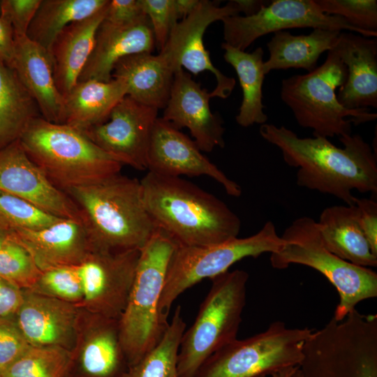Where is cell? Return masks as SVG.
Instances as JSON below:
<instances>
[{
    "instance_id": "6da1fadb",
    "label": "cell",
    "mask_w": 377,
    "mask_h": 377,
    "mask_svg": "<svg viewBox=\"0 0 377 377\" xmlns=\"http://www.w3.org/2000/svg\"><path fill=\"white\" fill-rule=\"evenodd\" d=\"M259 133L281 150L289 166L298 168V186L332 195L348 205H355L353 190L377 193L376 154L361 135L339 137L341 148L326 138H300L284 126L264 124Z\"/></svg>"
},
{
    "instance_id": "7a4b0ae2",
    "label": "cell",
    "mask_w": 377,
    "mask_h": 377,
    "mask_svg": "<svg viewBox=\"0 0 377 377\" xmlns=\"http://www.w3.org/2000/svg\"><path fill=\"white\" fill-rule=\"evenodd\" d=\"M140 182L149 215L177 245L208 246L237 237L239 218L212 193L181 177L149 171Z\"/></svg>"
},
{
    "instance_id": "3957f363",
    "label": "cell",
    "mask_w": 377,
    "mask_h": 377,
    "mask_svg": "<svg viewBox=\"0 0 377 377\" xmlns=\"http://www.w3.org/2000/svg\"><path fill=\"white\" fill-rule=\"evenodd\" d=\"M65 193L78 208L94 249L140 250L156 228L135 178L119 173Z\"/></svg>"
},
{
    "instance_id": "277c9868",
    "label": "cell",
    "mask_w": 377,
    "mask_h": 377,
    "mask_svg": "<svg viewBox=\"0 0 377 377\" xmlns=\"http://www.w3.org/2000/svg\"><path fill=\"white\" fill-rule=\"evenodd\" d=\"M19 140L30 158L64 192L118 175L123 166L82 131L42 117L29 124Z\"/></svg>"
},
{
    "instance_id": "5b68a950",
    "label": "cell",
    "mask_w": 377,
    "mask_h": 377,
    "mask_svg": "<svg viewBox=\"0 0 377 377\" xmlns=\"http://www.w3.org/2000/svg\"><path fill=\"white\" fill-rule=\"evenodd\" d=\"M177 245L156 227L140 250L126 303L118 319L120 341L128 367L157 345L168 325L161 318L158 307L170 260Z\"/></svg>"
},
{
    "instance_id": "8992f818",
    "label": "cell",
    "mask_w": 377,
    "mask_h": 377,
    "mask_svg": "<svg viewBox=\"0 0 377 377\" xmlns=\"http://www.w3.org/2000/svg\"><path fill=\"white\" fill-rule=\"evenodd\" d=\"M346 77V66L331 50L314 71L282 80L280 96L297 124L313 130V137L350 135L352 124L374 121L377 114L369 110H348L340 104L336 90L344 84Z\"/></svg>"
},
{
    "instance_id": "52a82bcc",
    "label": "cell",
    "mask_w": 377,
    "mask_h": 377,
    "mask_svg": "<svg viewBox=\"0 0 377 377\" xmlns=\"http://www.w3.org/2000/svg\"><path fill=\"white\" fill-rule=\"evenodd\" d=\"M249 274L227 271L212 279L192 325L185 330L177 357L179 377H195L205 362L237 339L246 305Z\"/></svg>"
},
{
    "instance_id": "ba28073f",
    "label": "cell",
    "mask_w": 377,
    "mask_h": 377,
    "mask_svg": "<svg viewBox=\"0 0 377 377\" xmlns=\"http://www.w3.org/2000/svg\"><path fill=\"white\" fill-rule=\"evenodd\" d=\"M281 237L284 244L278 252L271 253L272 267L283 269L296 264L321 273L339 293V302L333 316L336 320H342L359 302L377 297L376 272L328 251L313 219L302 216L295 219Z\"/></svg>"
},
{
    "instance_id": "9c48e42d",
    "label": "cell",
    "mask_w": 377,
    "mask_h": 377,
    "mask_svg": "<svg viewBox=\"0 0 377 377\" xmlns=\"http://www.w3.org/2000/svg\"><path fill=\"white\" fill-rule=\"evenodd\" d=\"M271 221L256 234L213 245L188 246L177 245L168 265L161 296L158 311L165 323L175 300L186 289L205 279H212L227 271L236 262L274 253L283 246Z\"/></svg>"
},
{
    "instance_id": "30bf717a",
    "label": "cell",
    "mask_w": 377,
    "mask_h": 377,
    "mask_svg": "<svg viewBox=\"0 0 377 377\" xmlns=\"http://www.w3.org/2000/svg\"><path fill=\"white\" fill-rule=\"evenodd\" d=\"M313 330L290 328L278 320L258 334L229 343L213 354L195 377H257L297 367Z\"/></svg>"
},
{
    "instance_id": "8fae6325",
    "label": "cell",
    "mask_w": 377,
    "mask_h": 377,
    "mask_svg": "<svg viewBox=\"0 0 377 377\" xmlns=\"http://www.w3.org/2000/svg\"><path fill=\"white\" fill-rule=\"evenodd\" d=\"M221 22L224 43L242 51L266 34L294 28L348 31L369 38L377 36V32L361 30L340 16L324 13L315 0H274L253 15L230 16Z\"/></svg>"
},
{
    "instance_id": "7c38bea8",
    "label": "cell",
    "mask_w": 377,
    "mask_h": 377,
    "mask_svg": "<svg viewBox=\"0 0 377 377\" xmlns=\"http://www.w3.org/2000/svg\"><path fill=\"white\" fill-rule=\"evenodd\" d=\"M239 13L234 0L223 6L216 1L200 0L195 9L175 25L159 53L175 73L179 68H185L195 75L204 71L212 73L216 82L215 88L210 92L212 98H228L235 88V80L214 66L203 37L211 24Z\"/></svg>"
},
{
    "instance_id": "4fadbf2b",
    "label": "cell",
    "mask_w": 377,
    "mask_h": 377,
    "mask_svg": "<svg viewBox=\"0 0 377 377\" xmlns=\"http://www.w3.org/2000/svg\"><path fill=\"white\" fill-rule=\"evenodd\" d=\"M158 111L126 96L113 108L108 121L81 131L123 165L145 170Z\"/></svg>"
},
{
    "instance_id": "5bb4252c",
    "label": "cell",
    "mask_w": 377,
    "mask_h": 377,
    "mask_svg": "<svg viewBox=\"0 0 377 377\" xmlns=\"http://www.w3.org/2000/svg\"><path fill=\"white\" fill-rule=\"evenodd\" d=\"M140 250L94 249L78 267L83 300L101 316L119 319L133 280Z\"/></svg>"
},
{
    "instance_id": "9a60e30c",
    "label": "cell",
    "mask_w": 377,
    "mask_h": 377,
    "mask_svg": "<svg viewBox=\"0 0 377 377\" xmlns=\"http://www.w3.org/2000/svg\"><path fill=\"white\" fill-rule=\"evenodd\" d=\"M147 165L149 172L164 176L206 175L221 184L229 195L242 194L239 185L202 154L194 140L161 117L153 126Z\"/></svg>"
},
{
    "instance_id": "2e32d148",
    "label": "cell",
    "mask_w": 377,
    "mask_h": 377,
    "mask_svg": "<svg viewBox=\"0 0 377 377\" xmlns=\"http://www.w3.org/2000/svg\"><path fill=\"white\" fill-rule=\"evenodd\" d=\"M0 191L61 219H80L78 208L27 155L20 140L0 150Z\"/></svg>"
},
{
    "instance_id": "e0dca14e",
    "label": "cell",
    "mask_w": 377,
    "mask_h": 377,
    "mask_svg": "<svg viewBox=\"0 0 377 377\" xmlns=\"http://www.w3.org/2000/svg\"><path fill=\"white\" fill-rule=\"evenodd\" d=\"M211 93L202 88L183 68L174 74L164 120L180 129L187 128L201 151L225 147L223 121L210 109Z\"/></svg>"
},
{
    "instance_id": "ac0fdd59",
    "label": "cell",
    "mask_w": 377,
    "mask_h": 377,
    "mask_svg": "<svg viewBox=\"0 0 377 377\" xmlns=\"http://www.w3.org/2000/svg\"><path fill=\"white\" fill-rule=\"evenodd\" d=\"M10 233L31 253L41 272L80 265L94 250L80 219H61L40 229Z\"/></svg>"
},
{
    "instance_id": "d6986e66",
    "label": "cell",
    "mask_w": 377,
    "mask_h": 377,
    "mask_svg": "<svg viewBox=\"0 0 377 377\" xmlns=\"http://www.w3.org/2000/svg\"><path fill=\"white\" fill-rule=\"evenodd\" d=\"M347 68L337 99L348 110L377 108V40L341 31L332 48Z\"/></svg>"
},
{
    "instance_id": "ffe728a7",
    "label": "cell",
    "mask_w": 377,
    "mask_h": 377,
    "mask_svg": "<svg viewBox=\"0 0 377 377\" xmlns=\"http://www.w3.org/2000/svg\"><path fill=\"white\" fill-rule=\"evenodd\" d=\"M155 48L147 16L130 24H113L103 20L97 31L93 51L78 81H110L113 68L119 60L138 53H152Z\"/></svg>"
},
{
    "instance_id": "44dd1931",
    "label": "cell",
    "mask_w": 377,
    "mask_h": 377,
    "mask_svg": "<svg viewBox=\"0 0 377 377\" xmlns=\"http://www.w3.org/2000/svg\"><path fill=\"white\" fill-rule=\"evenodd\" d=\"M15 323L31 346H64L72 336L75 313L69 302L36 292L24 293Z\"/></svg>"
},
{
    "instance_id": "7402d4cb",
    "label": "cell",
    "mask_w": 377,
    "mask_h": 377,
    "mask_svg": "<svg viewBox=\"0 0 377 377\" xmlns=\"http://www.w3.org/2000/svg\"><path fill=\"white\" fill-rule=\"evenodd\" d=\"M11 68L37 103L41 117L61 124L64 98L55 84L49 52L27 35L15 36Z\"/></svg>"
},
{
    "instance_id": "603a6c76",
    "label": "cell",
    "mask_w": 377,
    "mask_h": 377,
    "mask_svg": "<svg viewBox=\"0 0 377 377\" xmlns=\"http://www.w3.org/2000/svg\"><path fill=\"white\" fill-rule=\"evenodd\" d=\"M107 5L94 15L66 26L48 50L55 84L64 98L77 82L93 51L97 31L105 17Z\"/></svg>"
},
{
    "instance_id": "cb8c5ba5",
    "label": "cell",
    "mask_w": 377,
    "mask_h": 377,
    "mask_svg": "<svg viewBox=\"0 0 377 377\" xmlns=\"http://www.w3.org/2000/svg\"><path fill=\"white\" fill-rule=\"evenodd\" d=\"M174 74L161 53L141 52L119 60L113 68L112 77L126 83V96L159 110L164 109L167 104Z\"/></svg>"
},
{
    "instance_id": "d4e9b609",
    "label": "cell",
    "mask_w": 377,
    "mask_h": 377,
    "mask_svg": "<svg viewBox=\"0 0 377 377\" xmlns=\"http://www.w3.org/2000/svg\"><path fill=\"white\" fill-rule=\"evenodd\" d=\"M316 223L328 251L358 266H377V255L360 227L355 205L328 207L322 211Z\"/></svg>"
},
{
    "instance_id": "484cf974",
    "label": "cell",
    "mask_w": 377,
    "mask_h": 377,
    "mask_svg": "<svg viewBox=\"0 0 377 377\" xmlns=\"http://www.w3.org/2000/svg\"><path fill=\"white\" fill-rule=\"evenodd\" d=\"M126 95L127 86L120 79L77 81L64 98L61 124L80 131L101 124Z\"/></svg>"
},
{
    "instance_id": "4316f807",
    "label": "cell",
    "mask_w": 377,
    "mask_h": 377,
    "mask_svg": "<svg viewBox=\"0 0 377 377\" xmlns=\"http://www.w3.org/2000/svg\"><path fill=\"white\" fill-rule=\"evenodd\" d=\"M340 32L314 29L306 35H293L287 30L274 33L267 43L269 55L263 63L264 73L290 68L314 71L320 55L332 50Z\"/></svg>"
},
{
    "instance_id": "83f0119b",
    "label": "cell",
    "mask_w": 377,
    "mask_h": 377,
    "mask_svg": "<svg viewBox=\"0 0 377 377\" xmlns=\"http://www.w3.org/2000/svg\"><path fill=\"white\" fill-rule=\"evenodd\" d=\"M128 368L118 320L102 316L67 377H123Z\"/></svg>"
},
{
    "instance_id": "f1b7e54d",
    "label": "cell",
    "mask_w": 377,
    "mask_h": 377,
    "mask_svg": "<svg viewBox=\"0 0 377 377\" xmlns=\"http://www.w3.org/2000/svg\"><path fill=\"white\" fill-rule=\"evenodd\" d=\"M223 58L235 69L242 90V101L235 117L242 127L264 124L267 115L264 112L263 86L266 75L263 71L264 51L258 47L248 52L222 43Z\"/></svg>"
},
{
    "instance_id": "f546056e",
    "label": "cell",
    "mask_w": 377,
    "mask_h": 377,
    "mask_svg": "<svg viewBox=\"0 0 377 377\" xmlns=\"http://www.w3.org/2000/svg\"><path fill=\"white\" fill-rule=\"evenodd\" d=\"M39 117L37 103L16 72L0 60V150L19 140Z\"/></svg>"
},
{
    "instance_id": "4dcf8cb0",
    "label": "cell",
    "mask_w": 377,
    "mask_h": 377,
    "mask_svg": "<svg viewBox=\"0 0 377 377\" xmlns=\"http://www.w3.org/2000/svg\"><path fill=\"white\" fill-rule=\"evenodd\" d=\"M108 2V0H42L27 36L48 51L66 26L94 15Z\"/></svg>"
},
{
    "instance_id": "1f68e13d",
    "label": "cell",
    "mask_w": 377,
    "mask_h": 377,
    "mask_svg": "<svg viewBox=\"0 0 377 377\" xmlns=\"http://www.w3.org/2000/svg\"><path fill=\"white\" fill-rule=\"evenodd\" d=\"M186 323L178 306L157 345L137 363L128 367L123 377H179L177 357Z\"/></svg>"
},
{
    "instance_id": "d6a6232c",
    "label": "cell",
    "mask_w": 377,
    "mask_h": 377,
    "mask_svg": "<svg viewBox=\"0 0 377 377\" xmlns=\"http://www.w3.org/2000/svg\"><path fill=\"white\" fill-rule=\"evenodd\" d=\"M72 357L63 347L30 346L0 377H67Z\"/></svg>"
},
{
    "instance_id": "836d02e7",
    "label": "cell",
    "mask_w": 377,
    "mask_h": 377,
    "mask_svg": "<svg viewBox=\"0 0 377 377\" xmlns=\"http://www.w3.org/2000/svg\"><path fill=\"white\" fill-rule=\"evenodd\" d=\"M41 272L31 253L9 232L0 249V276L22 290L33 288Z\"/></svg>"
},
{
    "instance_id": "e575fe53",
    "label": "cell",
    "mask_w": 377,
    "mask_h": 377,
    "mask_svg": "<svg viewBox=\"0 0 377 377\" xmlns=\"http://www.w3.org/2000/svg\"><path fill=\"white\" fill-rule=\"evenodd\" d=\"M60 219L17 196L0 191V228L8 232L40 229Z\"/></svg>"
},
{
    "instance_id": "d590c367",
    "label": "cell",
    "mask_w": 377,
    "mask_h": 377,
    "mask_svg": "<svg viewBox=\"0 0 377 377\" xmlns=\"http://www.w3.org/2000/svg\"><path fill=\"white\" fill-rule=\"evenodd\" d=\"M77 265L61 266L43 271L33 288L38 289L36 293L69 303L83 300Z\"/></svg>"
},
{
    "instance_id": "8d00e7d4",
    "label": "cell",
    "mask_w": 377,
    "mask_h": 377,
    "mask_svg": "<svg viewBox=\"0 0 377 377\" xmlns=\"http://www.w3.org/2000/svg\"><path fill=\"white\" fill-rule=\"evenodd\" d=\"M325 14L344 18L361 30L377 32L376 0H315Z\"/></svg>"
},
{
    "instance_id": "74e56055",
    "label": "cell",
    "mask_w": 377,
    "mask_h": 377,
    "mask_svg": "<svg viewBox=\"0 0 377 377\" xmlns=\"http://www.w3.org/2000/svg\"><path fill=\"white\" fill-rule=\"evenodd\" d=\"M154 34L156 48L165 47L170 32L179 22L175 0H140Z\"/></svg>"
},
{
    "instance_id": "f35d334b",
    "label": "cell",
    "mask_w": 377,
    "mask_h": 377,
    "mask_svg": "<svg viewBox=\"0 0 377 377\" xmlns=\"http://www.w3.org/2000/svg\"><path fill=\"white\" fill-rule=\"evenodd\" d=\"M15 321L0 318V374L15 362L29 347Z\"/></svg>"
},
{
    "instance_id": "ab89813d",
    "label": "cell",
    "mask_w": 377,
    "mask_h": 377,
    "mask_svg": "<svg viewBox=\"0 0 377 377\" xmlns=\"http://www.w3.org/2000/svg\"><path fill=\"white\" fill-rule=\"evenodd\" d=\"M42 0L0 1V17L13 28L14 36L27 35Z\"/></svg>"
},
{
    "instance_id": "60d3db41",
    "label": "cell",
    "mask_w": 377,
    "mask_h": 377,
    "mask_svg": "<svg viewBox=\"0 0 377 377\" xmlns=\"http://www.w3.org/2000/svg\"><path fill=\"white\" fill-rule=\"evenodd\" d=\"M146 16L140 0H109L104 20L113 24H130Z\"/></svg>"
},
{
    "instance_id": "b9f144b4",
    "label": "cell",
    "mask_w": 377,
    "mask_h": 377,
    "mask_svg": "<svg viewBox=\"0 0 377 377\" xmlns=\"http://www.w3.org/2000/svg\"><path fill=\"white\" fill-rule=\"evenodd\" d=\"M355 205L360 227L377 255V202L369 198H356Z\"/></svg>"
},
{
    "instance_id": "7bdbcfd3",
    "label": "cell",
    "mask_w": 377,
    "mask_h": 377,
    "mask_svg": "<svg viewBox=\"0 0 377 377\" xmlns=\"http://www.w3.org/2000/svg\"><path fill=\"white\" fill-rule=\"evenodd\" d=\"M23 291L0 276V318L15 315L22 303Z\"/></svg>"
},
{
    "instance_id": "ee69618b",
    "label": "cell",
    "mask_w": 377,
    "mask_h": 377,
    "mask_svg": "<svg viewBox=\"0 0 377 377\" xmlns=\"http://www.w3.org/2000/svg\"><path fill=\"white\" fill-rule=\"evenodd\" d=\"M15 51V36L12 27L0 17V60L11 67Z\"/></svg>"
},
{
    "instance_id": "f6af8a7d",
    "label": "cell",
    "mask_w": 377,
    "mask_h": 377,
    "mask_svg": "<svg viewBox=\"0 0 377 377\" xmlns=\"http://www.w3.org/2000/svg\"><path fill=\"white\" fill-rule=\"evenodd\" d=\"M239 12L244 13V16H249L256 13L267 1L258 0H234Z\"/></svg>"
},
{
    "instance_id": "bcb514c9",
    "label": "cell",
    "mask_w": 377,
    "mask_h": 377,
    "mask_svg": "<svg viewBox=\"0 0 377 377\" xmlns=\"http://www.w3.org/2000/svg\"><path fill=\"white\" fill-rule=\"evenodd\" d=\"M200 0H175L176 13L179 20L190 15L198 6Z\"/></svg>"
},
{
    "instance_id": "7dc6e473",
    "label": "cell",
    "mask_w": 377,
    "mask_h": 377,
    "mask_svg": "<svg viewBox=\"0 0 377 377\" xmlns=\"http://www.w3.org/2000/svg\"><path fill=\"white\" fill-rule=\"evenodd\" d=\"M295 367H297L285 369L283 370H281L280 371H278L276 373L272 374L271 376L272 377H289Z\"/></svg>"
},
{
    "instance_id": "c3c4849f",
    "label": "cell",
    "mask_w": 377,
    "mask_h": 377,
    "mask_svg": "<svg viewBox=\"0 0 377 377\" xmlns=\"http://www.w3.org/2000/svg\"><path fill=\"white\" fill-rule=\"evenodd\" d=\"M8 234H9V232H8L2 230L1 228H0V249L2 246L4 241L7 238Z\"/></svg>"
},
{
    "instance_id": "681fc988",
    "label": "cell",
    "mask_w": 377,
    "mask_h": 377,
    "mask_svg": "<svg viewBox=\"0 0 377 377\" xmlns=\"http://www.w3.org/2000/svg\"><path fill=\"white\" fill-rule=\"evenodd\" d=\"M289 377H303L299 366L295 368Z\"/></svg>"
},
{
    "instance_id": "f907efd6",
    "label": "cell",
    "mask_w": 377,
    "mask_h": 377,
    "mask_svg": "<svg viewBox=\"0 0 377 377\" xmlns=\"http://www.w3.org/2000/svg\"><path fill=\"white\" fill-rule=\"evenodd\" d=\"M257 377H267V376L262 375V376H257Z\"/></svg>"
}]
</instances>
